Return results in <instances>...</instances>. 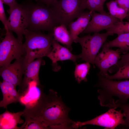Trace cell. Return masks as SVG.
<instances>
[{"label": "cell", "instance_id": "cell-26", "mask_svg": "<svg viewBox=\"0 0 129 129\" xmlns=\"http://www.w3.org/2000/svg\"><path fill=\"white\" fill-rule=\"evenodd\" d=\"M117 108H120L123 111L125 115V126L129 127V103L117 104L113 105L111 108L115 109Z\"/></svg>", "mask_w": 129, "mask_h": 129}, {"label": "cell", "instance_id": "cell-32", "mask_svg": "<svg viewBox=\"0 0 129 129\" xmlns=\"http://www.w3.org/2000/svg\"><path fill=\"white\" fill-rule=\"evenodd\" d=\"M124 9L128 13L129 11V0H125Z\"/></svg>", "mask_w": 129, "mask_h": 129}, {"label": "cell", "instance_id": "cell-18", "mask_svg": "<svg viewBox=\"0 0 129 129\" xmlns=\"http://www.w3.org/2000/svg\"><path fill=\"white\" fill-rule=\"evenodd\" d=\"M52 33L55 40L63 44L70 50H71V45L73 41L70 32L65 25L62 24L55 27Z\"/></svg>", "mask_w": 129, "mask_h": 129}, {"label": "cell", "instance_id": "cell-2", "mask_svg": "<svg viewBox=\"0 0 129 129\" xmlns=\"http://www.w3.org/2000/svg\"><path fill=\"white\" fill-rule=\"evenodd\" d=\"M98 98L101 105L110 108L118 103H126L129 99V80L117 81L97 74Z\"/></svg>", "mask_w": 129, "mask_h": 129}, {"label": "cell", "instance_id": "cell-35", "mask_svg": "<svg viewBox=\"0 0 129 129\" xmlns=\"http://www.w3.org/2000/svg\"></svg>", "mask_w": 129, "mask_h": 129}, {"label": "cell", "instance_id": "cell-4", "mask_svg": "<svg viewBox=\"0 0 129 129\" xmlns=\"http://www.w3.org/2000/svg\"><path fill=\"white\" fill-rule=\"evenodd\" d=\"M25 40L23 43L24 61L26 66L35 59L47 56L52 48L54 38L52 33L45 34L40 31L26 29L24 32Z\"/></svg>", "mask_w": 129, "mask_h": 129}, {"label": "cell", "instance_id": "cell-7", "mask_svg": "<svg viewBox=\"0 0 129 129\" xmlns=\"http://www.w3.org/2000/svg\"><path fill=\"white\" fill-rule=\"evenodd\" d=\"M5 30V36L0 44V67L24 56L25 53L23 43L14 37L12 31L8 29Z\"/></svg>", "mask_w": 129, "mask_h": 129}, {"label": "cell", "instance_id": "cell-23", "mask_svg": "<svg viewBox=\"0 0 129 129\" xmlns=\"http://www.w3.org/2000/svg\"><path fill=\"white\" fill-rule=\"evenodd\" d=\"M106 30L107 31L110 32L113 34H117L118 35L123 33H129V22H124L123 21H120Z\"/></svg>", "mask_w": 129, "mask_h": 129}, {"label": "cell", "instance_id": "cell-3", "mask_svg": "<svg viewBox=\"0 0 129 129\" xmlns=\"http://www.w3.org/2000/svg\"><path fill=\"white\" fill-rule=\"evenodd\" d=\"M22 4L26 14V29L35 31H46L52 33L54 28L58 23L50 7L41 3H33L30 0Z\"/></svg>", "mask_w": 129, "mask_h": 129}, {"label": "cell", "instance_id": "cell-15", "mask_svg": "<svg viewBox=\"0 0 129 129\" xmlns=\"http://www.w3.org/2000/svg\"><path fill=\"white\" fill-rule=\"evenodd\" d=\"M3 98L0 102V107L5 108L10 104L20 102L22 97L14 85L3 81L0 84Z\"/></svg>", "mask_w": 129, "mask_h": 129}, {"label": "cell", "instance_id": "cell-8", "mask_svg": "<svg viewBox=\"0 0 129 129\" xmlns=\"http://www.w3.org/2000/svg\"><path fill=\"white\" fill-rule=\"evenodd\" d=\"M125 115L121 111H117L111 108L105 113L91 120L84 122H74L73 128H78L83 126L92 125L102 126L106 129H115L118 125H125L126 123L124 117Z\"/></svg>", "mask_w": 129, "mask_h": 129}, {"label": "cell", "instance_id": "cell-9", "mask_svg": "<svg viewBox=\"0 0 129 129\" xmlns=\"http://www.w3.org/2000/svg\"><path fill=\"white\" fill-rule=\"evenodd\" d=\"M10 15L7 19L5 30L8 29L16 34L17 39L22 43L24 32L27 27V21L25 10L22 4L16 1L13 5L7 10Z\"/></svg>", "mask_w": 129, "mask_h": 129}, {"label": "cell", "instance_id": "cell-24", "mask_svg": "<svg viewBox=\"0 0 129 129\" xmlns=\"http://www.w3.org/2000/svg\"><path fill=\"white\" fill-rule=\"evenodd\" d=\"M106 78L112 80L129 79V62L119 68L115 74L112 75H108Z\"/></svg>", "mask_w": 129, "mask_h": 129}, {"label": "cell", "instance_id": "cell-31", "mask_svg": "<svg viewBox=\"0 0 129 129\" xmlns=\"http://www.w3.org/2000/svg\"><path fill=\"white\" fill-rule=\"evenodd\" d=\"M118 6L124 9L125 0H115Z\"/></svg>", "mask_w": 129, "mask_h": 129}, {"label": "cell", "instance_id": "cell-27", "mask_svg": "<svg viewBox=\"0 0 129 129\" xmlns=\"http://www.w3.org/2000/svg\"><path fill=\"white\" fill-rule=\"evenodd\" d=\"M2 0H0V20L5 27L6 25L7 19L4 9Z\"/></svg>", "mask_w": 129, "mask_h": 129}, {"label": "cell", "instance_id": "cell-21", "mask_svg": "<svg viewBox=\"0 0 129 129\" xmlns=\"http://www.w3.org/2000/svg\"><path fill=\"white\" fill-rule=\"evenodd\" d=\"M90 63L86 62L76 65L74 75L75 80L79 83H80L82 81H87L86 76L90 68Z\"/></svg>", "mask_w": 129, "mask_h": 129}, {"label": "cell", "instance_id": "cell-14", "mask_svg": "<svg viewBox=\"0 0 129 129\" xmlns=\"http://www.w3.org/2000/svg\"><path fill=\"white\" fill-rule=\"evenodd\" d=\"M70 51L68 48L62 46L54 39L52 49L47 57L52 61L55 71L58 70L57 68L58 67L57 63L58 61L69 60L75 62L78 59H80V54H74Z\"/></svg>", "mask_w": 129, "mask_h": 129}, {"label": "cell", "instance_id": "cell-11", "mask_svg": "<svg viewBox=\"0 0 129 129\" xmlns=\"http://www.w3.org/2000/svg\"><path fill=\"white\" fill-rule=\"evenodd\" d=\"M120 54L119 49L114 50L103 47L102 51L96 56L94 62L100 70L98 74L106 77L108 75L109 69L116 65L121 58Z\"/></svg>", "mask_w": 129, "mask_h": 129}, {"label": "cell", "instance_id": "cell-13", "mask_svg": "<svg viewBox=\"0 0 129 129\" xmlns=\"http://www.w3.org/2000/svg\"><path fill=\"white\" fill-rule=\"evenodd\" d=\"M43 63L42 58L37 59L28 64L25 66L24 77L22 81L18 92L22 96L24 95L28 91L29 84L34 81L39 86L40 82L39 73L40 66Z\"/></svg>", "mask_w": 129, "mask_h": 129}, {"label": "cell", "instance_id": "cell-28", "mask_svg": "<svg viewBox=\"0 0 129 129\" xmlns=\"http://www.w3.org/2000/svg\"><path fill=\"white\" fill-rule=\"evenodd\" d=\"M129 62V52L122 56L121 59L118 61L115 66L118 69L125 64Z\"/></svg>", "mask_w": 129, "mask_h": 129}, {"label": "cell", "instance_id": "cell-22", "mask_svg": "<svg viewBox=\"0 0 129 129\" xmlns=\"http://www.w3.org/2000/svg\"><path fill=\"white\" fill-rule=\"evenodd\" d=\"M83 5L85 9L92 11H97L102 13H106L104 11L103 4L101 0H82Z\"/></svg>", "mask_w": 129, "mask_h": 129}, {"label": "cell", "instance_id": "cell-1", "mask_svg": "<svg viewBox=\"0 0 129 129\" xmlns=\"http://www.w3.org/2000/svg\"><path fill=\"white\" fill-rule=\"evenodd\" d=\"M70 110L61 96L51 89L48 94L42 91L35 102L26 105L22 116L34 119L46 129L72 128L74 122L68 117Z\"/></svg>", "mask_w": 129, "mask_h": 129}, {"label": "cell", "instance_id": "cell-33", "mask_svg": "<svg viewBox=\"0 0 129 129\" xmlns=\"http://www.w3.org/2000/svg\"><path fill=\"white\" fill-rule=\"evenodd\" d=\"M101 1L102 3L104 4V2L106 1L107 0H101Z\"/></svg>", "mask_w": 129, "mask_h": 129}, {"label": "cell", "instance_id": "cell-29", "mask_svg": "<svg viewBox=\"0 0 129 129\" xmlns=\"http://www.w3.org/2000/svg\"><path fill=\"white\" fill-rule=\"evenodd\" d=\"M58 0H35L37 3L43 4L49 6L51 4Z\"/></svg>", "mask_w": 129, "mask_h": 129}, {"label": "cell", "instance_id": "cell-16", "mask_svg": "<svg viewBox=\"0 0 129 129\" xmlns=\"http://www.w3.org/2000/svg\"><path fill=\"white\" fill-rule=\"evenodd\" d=\"M93 11H90L88 12H83L75 21H72L69 24V32L73 41L86 27Z\"/></svg>", "mask_w": 129, "mask_h": 129}, {"label": "cell", "instance_id": "cell-10", "mask_svg": "<svg viewBox=\"0 0 129 129\" xmlns=\"http://www.w3.org/2000/svg\"><path fill=\"white\" fill-rule=\"evenodd\" d=\"M25 68L24 56H23L16 59L12 64L0 67V75L3 81L20 87Z\"/></svg>", "mask_w": 129, "mask_h": 129}, {"label": "cell", "instance_id": "cell-5", "mask_svg": "<svg viewBox=\"0 0 129 129\" xmlns=\"http://www.w3.org/2000/svg\"><path fill=\"white\" fill-rule=\"evenodd\" d=\"M58 24L66 26L77 18L85 9L82 0H57L49 6Z\"/></svg>", "mask_w": 129, "mask_h": 129}, {"label": "cell", "instance_id": "cell-34", "mask_svg": "<svg viewBox=\"0 0 129 129\" xmlns=\"http://www.w3.org/2000/svg\"><path fill=\"white\" fill-rule=\"evenodd\" d=\"M129 16V11L128 12V14H127V16Z\"/></svg>", "mask_w": 129, "mask_h": 129}, {"label": "cell", "instance_id": "cell-6", "mask_svg": "<svg viewBox=\"0 0 129 129\" xmlns=\"http://www.w3.org/2000/svg\"><path fill=\"white\" fill-rule=\"evenodd\" d=\"M113 34L107 31L105 33H94L92 35L88 34L83 37H77L73 42L79 43L81 46L82 53L80 54L82 60L94 64V61L101 47L108 37Z\"/></svg>", "mask_w": 129, "mask_h": 129}, {"label": "cell", "instance_id": "cell-25", "mask_svg": "<svg viewBox=\"0 0 129 129\" xmlns=\"http://www.w3.org/2000/svg\"><path fill=\"white\" fill-rule=\"evenodd\" d=\"M25 120L19 129H46L38 122L32 118H25Z\"/></svg>", "mask_w": 129, "mask_h": 129}, {"label": "cell", "instance_id": "cell-30", "mask_svg": "<svg viewBox=\"0 0 129 129\" xmlns=\"http://www.w3.org/2000/svg\"><path fill=\"white\" fill-rule=\"evenodd\" d=\"M3 4L8 5L10 8L14 4L16 0H2Z\"/></svg>", "mask_w": 129, "mask_h": 129}, {"label": "cell", "instance_id": "cell-17", "mask_svg": "<svg viewBox=\"0 0 129 129\" xmlns=\"http://www.w3.org/2000/svg\"><path fill=\"white\" fill-rule=\"evenodd\" d=\"M23 114V111L12 113L6 110L0 115V129H19L17 125L23 122L21 117Z\"/></svg>", "mask_w": 129, "mask_h": 129}, {"label": "cell", "instance_id": "cell-20", "mask_svg": "<svg viewBox=\"0 0 129 129\" xmlns=\"http://www.w3.org/2000/svg\"><path fill=\"white\" fill-rule=\"evenodd\" d=\"M110 15L123 21L127 16L128 12L124 8L119 7L115 0H112L106 3Z\"/></svg>", "mask_w": 129, "mask_h": 129}, {"label": "cell", "instance_id": "cell-19", "mask_svg": "<svg viewBox=\"0 0 129 129\" xmlns=\"http://www.w3.org/2000/svg\"><path fill=\"white\" fill-rule=\"evenodd\" d=\"M103 47L108 48L117 47L119 48L120 52L128 51L129 50V33L120 34L113 40L105 42Z\"/></svg>", "mask_w": 129, "mask_h": 129}, {"label": "cell", "instance_id": "cell-12", "mask_svg": "<svg viewBox=\"0 0 129 129\" xmlns=\"http://www.w3.org/2000/svg\"><path fill=\"white\" fill-rule=\"evenodd\" d=\"M91 20L82 32L83 33H98L106 30L116 23L121 21L118 19L107 13H102L93 11Z\"/></svg>", "mask_w": 129, "mask_h": 129}]
</instances>
